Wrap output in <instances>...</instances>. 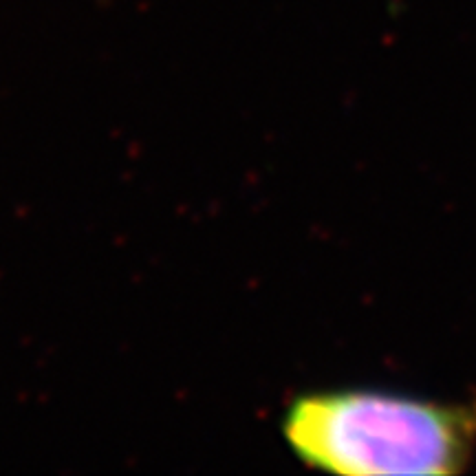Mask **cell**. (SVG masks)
Returning a JSON list of instances; mask_svg holds the SVG:
<instances>
[{
	"label": "cell",
	"mask_w": 476,
	"mask_h": 476,
	"mask_svg": "<svg viewBox=\"0 0 476 476\" xmlns=\"http://www.w3.org/2000/svg\"><path fill=\"white\" fill-rule=\"evenodd\" d=\"M282 437L320 472L456 474L474 458L476 404L359 388L307 392L284 410Z\"/></svg>",
	"instance_id": "6da1fadb"
}]
</instances>
